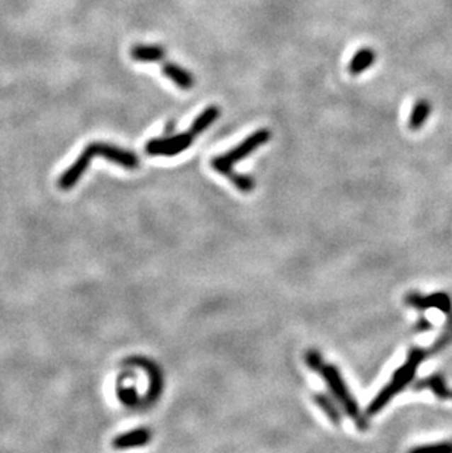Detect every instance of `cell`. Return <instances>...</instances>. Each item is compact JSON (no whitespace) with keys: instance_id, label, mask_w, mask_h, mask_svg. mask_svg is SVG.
<instances>
[{"instance_id":"1","label":"cell","mask_w":452,"mask_h":453,"mask_svg":"<svg viewBox=\"0 0 452 453\" xmlns=\"http://www.w3.org/2000/svg\"><path fill=\"white\" fill-rule=\"evenodd\" d=\"M424 357H426V352L422 351V349H411L405 364L397 369L392 380H390L373 398V401L370 402V405L366 409V417H372V415H376L378 413H380V411L390 401H392L401 392V390H404L411 383V380L414 379L417 368L422 364V361L424 360Z\"/></svg>"},{"instance_id":"2","label":"cell","mask_w":452,"mask_h":453,"mask_svg":"<svg viewBox=\"0 0 452 453\" xmlns=\"http://www.w3.org/2000/svg\"><path fill=\"white\" fill-rule=\"evenodd\" d=\"M317 373L323 377V380L326 382V384L331 389V392L334 394V396L337 398V401L341 403V406L344 408V411L346 413V415L354 421V424L360 428V430H366L368 427L367 420L361 415L360 408L357 401L353 398L351 392H349L339 369L335 365H326L324 362L317 368Z\"/></svg>"},{"instance_id":"3","label":"cell","mask_w":452,"mask_h":453,"mask_svg":"<svg viewBox=\"0 0 452 453\" xmlns=\"http://www.w3.org/2000/svg\"><path fill=\"white\" fill-rule=\"evenodd\" d=\"M271 139V131L269 130H259L254 134L247 137L239 146L234 147L230 153H226L223 156L212 159V168L217 171L223 176H230L234 172V164L238 163L239 160L245 159L247 156H250L256 149Z\"/></svg>"},{"instance_id":"4","label":"cell","mask_w":452,"mask_h":453,"mask_svg":"<svg viewBox=\"0 0 452 453\" xmlns=\"http://www.w3.org/2000/svg\"><path fill=\"white\" fill-rule=\"evenodd\" d=\"M194 137L187 132L168 138H153L146 144V153L149 156H176L187 150L193 144Z\"/></svg>"},{"instance_id":"5","label":"cell","mask_w":452,"mask_h":453,"mask_svg":"<svg viewBox=\"0 0 452 453\" xmlns=\"http://www.w3.org/2000/svg\"><path fill=\"white\" fill-rule=\"evenodd\" d=\"M90 147L93 149L94 156L105 157L109 161L118 164V166H122V168L130 169V171H134L140 166V160H138L137 154L123 150V149H119L116 146H112V144L91 142Z\"/></svg>"},{"instance_id":"6","label":"cell","mask_w":452,"mask_h":453,"mask_svg":"<svg viewBox=\"0 0 452 453\" xmlns=\"http://www.w3.org/2000/svg\"><path fill=\"white\" fill-rule=\"evenodd\" d=\"M93 157H94V151L90 146H87L84 150H82L79 157L74 161V164H71V166L65 171V173L59 178V182H57L59 188L64 191L74 188L77 182L81 179V176L84 175L86 171L89 169Z\"/></svg>"},{"instance_id":"7","label":"cell","mask_w":452,"mask_h":453,"mask_svg":"<svg viewBox=\"0 0 452 453\" xmlns=\"http://www.w3.org/2000/svg\"><path fill=\"white\" fill-rule=\"evenodd\" d=\"M405 302L409 306L419 308V310H429V308H438V310L443 313L451 311V299L446 294H431L427 297H423L420 294H408L405 298Z\"/></svg>"},{"instance_id":"8","label":"cell","mask_w":452,"mask_h":453,"mask_svg":"<svg viewBox=\"0 0 452 453\" xmlns=\"http://www.w3.org/2000/svg\"><path fill=\"white\" fill-rule=\"evenodd\" d=\"M152 440V433L149 428H135L128 433H123L113 439L112 446L116 450H125V449H135L149 445Z\"/></svg>"},{"instance_id":"9","label":"cell","mask_w":452,"mask_h":453,"mask_svg":"<svg viewBox=\"0 0 452 453\" xmlns=\"http://www.w3.org/2000/svg\"><path fill=\"white\" fill-rule=\"evenodd\" d=\"M431 115V105L429 100L419 98L413 108L409 110V117H408V128L411 131H420L423 128L424 123L429 120Z\"/></svg>"},{"instance_id":"10","label":"cell","mask_w":452,"mask_h":453,"mask_svg":"<svg viewBox=\"0 0 452 453\" xmlns=\"http://www.w3.org/2000/svg\"><path fill=\"white\" fill-rule=\"evenodd\" d=\"M164 76H168L175 86L182 90H190L194 87V76L188 71H185L182 67L175 64H164L162 68Z\"/></svg>"},{"instance_id":"11","label":"cell","mask_w":452,"mask_h":453,"mask_svg":"<svg viewBox=\"0 0 452 453\" xmlns=\"http://www.w3.org/2000/svg\"><path fill=\"white\" fill-rule=\"evenodd\" d=\"M376 60V53L372 50V49H360L351 59V62H349V67H348V71L351 75H360L363 74L364 71H367L370 67H372L375 64Z\"/></svg>"},{"instance_id":"12","label":"cell","mask_w":452,"mask_h":453,"mask_svg":"<svg viewBox=\"0 0 452 453\" xmlns=\"http://www.w3.org/2000/svg\"><path fill=\"white\" fill-rule=\"evenodd\" d=\"M219 115H220V110H219V108H216V106H209L208 109H204V110L194 119L193 125H191V128H190V134H191L193 137H196V135L204 132L205 130H208V128L212 125V123H213L215 120H217Z\"/></svg>"},{"instance_id":"13","label":"cell","mask_w":452,"mask_h":453,"mask_svg":"<svg viewBox=\"0 0 452 453\" xmlns=\"http://www.w3.org/2000/svg\"><path fill=\"white\" fill-rule=\"evenodd\" d=\"M416 389H429L434 392L438 398L441 399H452V390L446 387V383L443 380L442 376L439 374H434V376H429L427 379L422 380Z\"/></svg>"},{"instance_id":"14","label":"cell","mask_w":452,"mask_h":453,"mask_svg":"<svg viewBox=\"0 0 452 453\" xmlns=\"http://www.w3.org/2000/svg\"><path fill=\"white\" fill-rule=\"evenodd\" d=\"M131 57L137 62H160L164 57V50L160 46L137 45L131 49Z\"/></svg>"},{"instance_id":"15","label":"cell","mask_w":452,"mask_h":453,"mask_svg":"<svg viewBox=\"0 0 452 453\" xmlns=\"http://www.w3.org/2000/svg\"><path fill=\"white\" fill-rule=\"evenodd\" d=\"M315 402L317 403V406L326 414V417H327L329 420H331V423H334V424H337V425L341 423V413H339V409L337 408V405L332 402V399L329 398L327 395L316 394V395H315Z\"/></svg>"},{"instance_id":"16","label":"cell","mask_w":452,"mask_h":453,"mask_svg":"<svg viewBox=\"0 0 452 453\" xmlns=\"http://www.w3.org/2000/svg\"><path fill=\"white\" fill-rule=\"evenodd\" d=\"M231 182L234 183V187L237 190H239L241 193H252L254 190V179L249 175H242V173H237V172H232L230 176Z\"/></svg>"},{"instance_id":"17","label":"cell","mask_w":452,"mask_h":453,"mask_svg":"<svg viewBox=\"0 0 452 453\" xmlns=\"http://www.w3.org/2000/svg\"><path fill=\"white\" fill-rule=\"evenodd\" d=\"M408 453H452V442L417 446L414 449H411Z\"/></svg>"},{"instance_id":"18","label":"cell","mask_w":452,"mask_h":453,"mask_svg":"<svg viewBox=\"0 0 452 453\" xmlns=\"http://www.w3.org/2000/svg\"><path fill=\"white\" fill-rule=\"evenodd\" d=\"M305 362L307 365L310 367L312 369H315V372H317V368L323 364V358L320 355V352L315 351V349H312V351H308L305 354Z\"/></svg>"},{"instance_id":"19","label":"cell","mask_w":452,"mask_h":453,"mask_svg":"<svg viewBox=\"0 0 452 453\" xmlns=\"http://www.w3.org/2000/svg\"><path fill=\"white\" fill-rule=\"evenodd\" d=\"M174 127H175V123H174V122H169V125H166V132H168V134H172Z\"/></svg>"}]
</instances>
